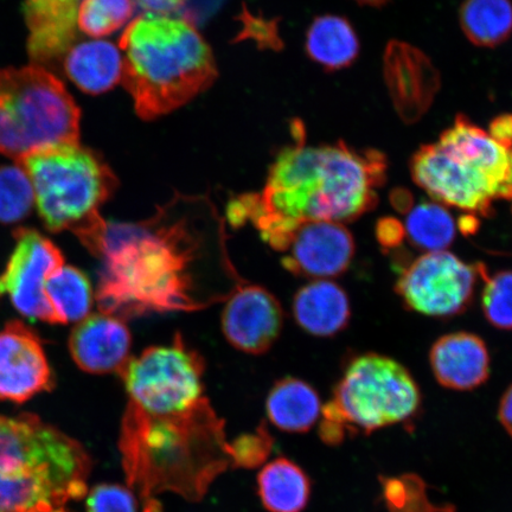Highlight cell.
<instances>
[{
	"mask_svg": "<svg viewBox=\"0 0 512 512\" xmlns=\"http://www.w3.org/2000/svg\"><path fill=\"white\" fill-rule=\"evenodd\" d=\"M96 303L133 319L196 312L226 302L242 283L226 222L206 196L176 194L150 219L107 223Z\"/></svg>",
	"mask_w": 512,
	"mask_h": 512,
	"instance_id": "1",
	"label": "cell"
},
{
	"mask_svg": "<svg viewBox=\"0 0 512 512\" xmlns=\"http://www.w3.org/2000/svg\"><path fill=\"white\" fill-rule=\"evenodd\" d=\"M293 144L275 156L264 189L233 198L227 220L253 224L262 240L283 253L299 226L311 221L349 223L379 203L387 181L382 152L356 150L344 142L309 146L302 124L293 125Z\"/></svg>",
	"mask_w": 512,
	"mask_h": 512,
	"instance_id": "2",
	"label": "cell"
},
{
	"mask_svg": "<svg viewBox=\"0 0 512 512\" xmlns=\"http://www.w3.org/2000/svg\"><path fill=\"white\" fill-rule=\"evenodd\" d=\"M224 420L204 398L181 413L151 414L128 403L119 450L127 486L143 512H163L158 496L171 492L200 502L230 464Z\"/></svg>",
	"mask_w": 512,
	"mask_h": 512,
	"instance_id": "3",
	"label": "cell"
},
{
	"mask_svg": "<svg viewBox=\"0 0 512 512\" xmlns=\"http://www.w3.org/2000/svg\"><path fill=\"white\" fill-rule=\"evenodd\" d=\"M119 49L124 85L145 121L189 104L217 78L213 50L185 18L139 16L127 25Z\"/></svg>",
	"mask_w": 512,
	"mask_h": 512,
	"instance_id": "4",
	"label": "cell"
},
{
	"mask_svg": "<svg viewBox=\"0 0 512 512\" xmlns=\"http://www.w3.org/2000/svg\"><path fill=\"white\" fill-rule=\"evenodd\" d=\"M91 471L86 448L40 416L0 414V512H69Z\"/></svg>",
	"mask_w": 512,
	"mask_h": 512,
	"instance_id": "5",
	"label": "cell"
},
{
	"mask_svg": "<svg viewBox=\"0 0 512 512\" xmlns=\"http://www.w3.org/2000/svg\"><path fill=\"white\" fill-rule=\"evenodd\" d=\"M18 164L31 179L38 213L50 232L69 230L99 256L107 230L100 209L119 187L105 159L78 144L38 151Z\"/></svg>",
	"mask_w": 512,
	"mask_h": 512,
	"instance_id": "6",
	"label": "cell"
},
{
	"mask_svg": "<svg viewBox=\"0 0 512 512\" xmlns=\"http://www.w3.org/2000/svg\"><path fill=\"white\" fill-rule=\"evenodd\" d=\"M421 406L418 383L399 362L364 354L345 368L334 398L322 408L319 437L330 446L414 418Z\"/></svg>",
	"mask_w": 512,
	"mask_h": 512,
	"instance_id": "7",
	"label": "cell"
},
{
	"mask_svg": "<svg viewBox=\"0 0 512 512\" xmlns=\"http://www.w3.org/2000/svg\"><path fill=\"white\" fill-rule=\"evenodd\" d=\"M81 111L46 68L0 69V155L17 160L80 144Z\"/></svg>",
	"mask_w": 512,
	"mask_h": 512,
	"instance_id": "8",
	"label": "cell"
},
{
	"mask_svg": "<svg viewBox=\"0 0 512 512\" xmlns=\"http://www.w3.org/2000/svg\"><path fill=\"white\" fill-rule=\"evenodd\" d=\"M206 363L177 334L170 345L150 347L131 357L121 371L133 406L151 414L188 411L204 398Z\"/></svg>",
	"mask_w": 512,
	"mask_h": 512,
	"instance_id": "9",
	"label": "cell"
},
{
	"mask_svg": "<svg viewBox=\"0 0 512 512\" xmlns=\"http://www.w3.org/2000/svg\"><path fill=\"white\" fill-rule=\"evenodd\" d=\"M486 274L482 264H466L446 251L430 252L403 270L395 290L409 310L430 317H453L469 309L478 278Z\"/></svg>",
	"mask_w": 512,
	"mask_h": 512,
	"instance_id": "10",
	"label": "cell"
},
{
	"mask_svg": "<svg viewBox=\"0 0 512 512\" xmlns=\"http://www.w3.org/2000/svg\"><path fill=\"white\" fill-rule=\"evenodd\" d=\"M409 169L415 184L435 201L469 214L490 216L492 204L505 200L501 187L439 143L421 146Z\"/></svg>",
	"mask_w": 512,
	"mask_h": 512,
	"instance_id": "11",
	"label": "cell"
},
{
	"mask_svg": "<svg viewBox=\"0 0 512 512\" xmlns=\"http://www.w3.org/2000/svg\"><path fill=\"white\" fill-rule=\"evenodd\" d=\"M15 239L14 252L0 274V298L9 296L25 317L57 324L46 296V283L49 275L64 265L63 255L36 230L17 229Z\"/></svg>",
	"mask_w": 512,
	"mask_h": 512,
	"instance_id": "12",
	"label": "cell"
},
{
	"mask_svg": "<svg viewBox=\"0 0 512 512\" xmlns=\"http://www.w3.org/2000/svg\"><path fill=\"white\" fill-rule=\"evenodd\" d=\"M383 75L396 113L415 124L430 111L441 87L440 74L424 51L390 41L383 55Z\"/></svg>",
	"mask_w": 512,
	"mask_h": 512,
	"instance_id": "13",
	"label": "cell"
},
{
	"mask_svg": "<svg viewBox=\"0 0 512 512\" xmlns=\"http://www.w3.org/2000/svg\"><path fill=\"white\" fill-rule=\"evenodd\" d=\"M40 337L22 322L0 330V400L23 403L54 388Z\"/></svg>",
	"mask_w": 512,
	"mask_h": 512,
	"instance_id": "14",
	"label": "cell"
},
{
	"mask_svg": "<svg viewBox=\"0 0 512 512\" xmlns=\"http://www.w3.org/2000/svg\"><path fill=\"white\" fill-rule=\"evenodd\" d=\"M284 313L278 299L265 287L241 284L226 300L222 330L227 341L247 354L261 355L272 348L283 329Z\"/></svg>",
	"mask_w": 512,
	"mask_h": 512,
	"instance_id": "15",
	"label": "cell"
},
{
	"mask_svg": "<svg viewBox=\"0 0 512 512\" xmlns=\"http://www.w3.org/2000/svg\"><path fill=\"white\" fill-rule=\"evenodd\" d=\"M355 252L354 236L343 223L311 221L293 233L281 262L294 275L325 280L347 272Z\"/></svg>",
	"mask_w": 512,
	"mask_h": 512,
	"instance_id": "16",
	"label": "cell"
},
{
	"mask_svg": "<svg viewBox=\"0 0 512 512\" xmlns=\"http://www.w3.org/2000/svg\"><path fill=\"white\" fill-rule=\"evenodd\" d=\"M131 347L125 320L102 312L82 319L69 338L76 366L89 374L120 375L131 360Z\"/></svg>",
	"mask_w": 512,
	"mask_h": 512,
	"instance_id": "17",
	"label": "cell"
},
{
	"mask_svg": "<svg viewBox=\"0 0 512 512\" xmlns=\"http://www.w3.org/2000/svg\"><path fill=\"white\" fill-rule=\"evenodd\" d=\"M430 363L435 379L447 389L467 392L489 380L490 355L482 338L453 332L433 344Z\"/></svg>",
	"mask_w": 512,
	"mask_h": 512,
	"instance_id": "18",
	"label": "cell"
},
{
	"mask_svg": "<svg viewBox=\"0 0 512 512\" xmlns=\"http://www.w3.org/2000/svg\"><path fill=\"white\" fill-rule=\"evenodd\" d=\"M80 3V0H25L23 11L32 61L48 64L72 48Z\"/></svg>",
	"mask_w": 512,
	"mask_h": 512,
	"instance_id": "19",
	"label": "cell"
},
{
	"mask_svg": "<svg viewBox=\"0 0 512 512\" xmlns=\"http://www.w3.org/2000/svg\"><path fill=\"white\" fill-rule=\"evenodd\" d=\"M438 143L489 177L504 191L505 200L512 201L511 152L498 144L488 131L473 124L466 115L458 114Z\"/></svg>",
	"mask_w": 512,
	"mask_h": 512,
	"instance_id": "20",
	"label": "cell"
},
{
	"mask_svg": "<svg viewBox=\"0 0 512 512\" xmlns=\"http://www.w3.org/2000/svg\"><path fill=\"white\" fill-rule=\"evenodd\" d=\"M293 315L307 334L331 337L342 332L351 318L347 292L329 280H316L297 292Z\"/></svg>",
	"mask_w": 512,
	"mask_h": 512,
	"instance_id": "21",
	"label": "cell"
},
{
	"mask_svg": "<svg viewBox=\"0 0 512 512\" xmlns=\"http://www.w3.org/2000/svg\"><path fill=\"white\" fill-rule=\"evenodd\" d=\"M64 70L83 93L104 94L123 80V55L119 47L108 41L82 42L68 50Z\"/></svg>",
	"mask_w": 512,
	"mask_h": 512,
	"instance_id": "22",
	"label": "cell"
},
{
	"mask_svg": "<svg viewBox=\"0 0 512 512\" xmlns=\"http://www.w3.org/2000/svg\"><path fill=\"white\" fill-rule=\"evenodd\" d=\"M307 56L328 72H338L354 64L360 56V37L348 18L323 15L307 29Z\"/></svg>",
	"mask_w": 512,
	"mask_h": 512,
	"instance_id": "23",
	"label": "cell"
},
{
	"mask_svg": "<svg viewBox=\"0 0 512 512\" xmlns=\"http://www.w3.org/2000/svg\"><path fill=\"white\" fill-rule=\"evenodd\" d=\"M322 408L317 390L294 377L275 383L266 401L268 419L279 430L290 433L310 431Z\"/></svg>",
	"mask_w": 512,
	"mask_h": 512,
	"instance_id": "24",
	"label": "cell"
},
{
	"mask_svg": "<svg viewBox=\"0 0 512 512\" xmlns=\"http://www.w3.org/2000/svg\"><path fill=\"white\" fill-rule=\"evenodd\" d=\"M258 492L270 512H303L310 501L311 480L302 467L278 458L260 471Z\"/></svg>",
	"mask_w": 512,
	"mask_h": 512,
	"instance_id": "25",
	"label": "cell"
},
{
	"mask_svg": "<svg viewBox=\"0 0 512 512\" xmlns=\"http://www.w3.org/2000/svg\"><path fill=\"white\" fill-rule=\"evenodd\" d=\"M459 24L473 46L496 48L512 35L511 0H464Z\"/></svg>",
	"mask_w": 512,
	"mask_h": 512,
	"instance_id": "26",
	"label": "cell"
},
{
	"mask_svg": "<svg viewBox=\"0 0 512 512\" xmlns=\"http://www.w3.org/2000/svg\"><path fill=\"white\" fill-rule=\"evenodd\" d=\"M46 296L57 324L81 322L91 313L95 299L87 275L78 268L66 265L49 275Z\"/></svg>",
	"mask_w": 512,
	"mask_h": 512,
	"instance_id": "27",
	"label": "cell"
},
{
	"mask_svg": "<svg viewBox=\"0 0 512 512\" xmlns=\"http://www.w3.org/2000/svg\"><path fill=\"white\" fill-rule=\"evenodd\" d=\"M406 238L422 251L440 252L456 239L457 226L448 210L439 203L424 202L409 211Z\"/></svg>",
	"mask_w": 512,
	"mask_h": 512,
	"instance_id": "28",
	"label": "cell"
},
{
	"mask_svg": "<svg viewBox=\"0 0 512 512\" xmlns=\"http://www.w3.org/2000/svg\"><path fill=\"white\" fill-rule=\"evenodd\" d=\"M134 9V0H81L78 27L89 37L110 36L131 21Z\"/></svg>",
	"mask_w": 512,
	"mask_h": 512,
	"instance_id": "29",
	"label": "cell"
},
{
	"mask_svg": "<svg viewBox=\"0 0 512 512\" xmlns=\"http://www.w3.org/2000/svg\"><path fill=\"white\" fill-rule=\"evenodd\" d=\"M35 204L31 179L21 165L0 168V222L14 223L30 214Z\"/></svg>",
	"mask_w": 512,
	"mask_h": 512,
	"instance_id": "30",
	"label": "cell"
},
{
	"mask_svg": "<svg viewBox=\"0 0 512 512\" xmlns=\"http://www.w3.org/2000/svg\"><path fill=\"white\" fill-rule=\"evenodd\" d=\"M482 307L486 320L499 330H512V271L484 277Z\"/></svg>",
	"mask_w": 512,
	"mask_h": 512,
	"instance_id": "31",
	"label": "cell"
},
{
	"mask_svg": "<svg viewBox=\"0 0 512 512\" xmlns=\"http://www.w3.org/2000/svg\"><path fill=\"white\" fill-rule=\"evenodd\" d=\"M274 440L267 426L262 424L252 433L242 434L228 441L230 464L234 469H256L266 463L273 450Z\"/></svg>",
	"mask_w": 512,
	"mask_h": 512,
	"instance_id": "32",
	"label": "cell"
},
{
	"mask_svg": "<svg viewBox=\"0 0 512 512\" xmlns=\"http://www.w3.org/2000/svg\"><path fill=\"white\" fill-rule=\"evenodd\" d=\"M87 512H138L136 494L119 484L102 483L87 492Z\"/></svg>",
	"mask_w": 512,
	"mask_h": 512,
	"instance_id": "33",
	"label": "cell"
},
{
	"mask_svg": "<svg viewBox=\"0 0 512 512\" xmlns=\"http://www.w3.org/2000/svg\"><path fill=\"white\" fill-rule=\"evenodd\" d=\"M375 234L383 251L389 252L402 245L406 238V229L395 217H382L376 223Z\"/></svg>",
	"mask_w": 512,
	"mask_h": 512,
	"instance_id": "34",
	"label": "cell"
},
{
	"mask_svg": "<svg viewBox=\"0 0 512 512\" xmlns=\"http://www.w3.org/2000/svg\"><path fill=\"white\" fill-rule=\"evenodd\" d=\"M490 136L508 151H512V114L498 115L491 121Z\"/></svg>",
	"mask_w": 512,
	"mask_h": 512,
	"instance_id": "35",
	"label": "cell"
},
{
	"mask_svg": "<svg viewBox=\"0 0 512 512\" xmlns=\"http://www.w3.org/2000/svg\"><path fill=\"white\" fill-rule=\"evenodd\" d=\"M146 14L171 16L181 10L188 0H134Z\"/></svg>",
	"mask_w": 512,
	"mask_h": 512,
	"instance_id": "36",
	"label": "cell"
},
{
	"mask_svg": "<svg viewBox=\"0 0 512 512\" xmlns=\"http://www.w3.org/2000/svg\"><path fill=\"white\" fill-rule=\"evenodd\" d=\"M390 203L399 213L408 214L413 209L414 197L411 191L398 188L390 192Z\"/></svg>",
	"mask_w": 512,
	"mask_h": 512,
	"instance_id": "37",
	"label": "cell"
},
{
	"mask_svg": "<svg viewBox=\"0 0 512 512\" xmlns=\"http://www.w3.org/2000/svg\"><path fill=\"white\" fill-rule=\"evenodd\" d=\"M498 418L504 430L512 438V384L504 393L501 403H499Z\"/></svg>",
	"mask_w": 512,
	"mask_h": 512,
	"instance_id": "38",
	"label": "cell"
},
{
	"mask_svg": "<svg viewBox=\"0 0 512 512\" xmlns=\"http://www.w3.org/2000/svg\"><path fill=\"white\" fill-rule=\"evenodd\" d=\"M458 227L460 229V232L463 233V235L471 236L475 235L478 232L480 223L476 215L467 214L465 216L460 217Z\"/></svg>",
	"mask_w": 512,
	"mask_h": 512,
	"instance_id": "39",
	"label": "cell"
},
{
	"mask_svg": "<svg viewBox=\"0 0 512 512\" xmlns=\"http://www.w3.org/2000/svg\"><path fill=\"white\" fill-rule=\"evenodd\" d=\"M355 2L361 5L373 6V8H379V6L386 4L388 0H355Z\"/></svg>",
	"mask_w": 512,
	"mask_h": 512,
	"instance_id": "40",
	"label": "cell"
},
{
	"mask_svg": "<svg viewBox=\"0 0 512 512\" xmlns=\"http://www.w3.org/2000/svg\"><path fill=\"white\" fill-rule=\"evenodd\" d=\"M511 162H512V151H511ZM511 181H512V177H511Z\"/></svg>",
	"mask_w": 512,
	"mask_h": 512,
	"instance_id": "41",
	"label": "cell"
}]
</instances>
